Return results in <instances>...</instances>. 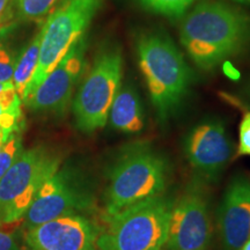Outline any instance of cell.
Here are the masks:
<instances>
[{
    "label": "cell",
    "mask_w": 250,
    "mask_h": 250,
    "mask_svg": "<svg viewBox=\"0 0 250 250\" xmlns=\"http://www.w3.org/2000/svg\"><path fill=\"white\" fill-rule=\"evenodd\" d=\"M184 153L193 169L205 180L214 181L233 156V143L223 121L198 123L184 138Z\"/></svg>",
    "instance_id": "cell-11"
},
{
    "label": "cell",
    "mask_w": 250,
    "mask_h": 250,
    "mask_svg": "<svg viewBox=\"0 0 250 250\" xmlns=\"http://www.w3.org/2000/svg\"><path fill=\"white\" fill-rule=\"evenodd\" d=\"M95 203L92 187L77 169L62 167L56 171L37 192L23 217L24 228L44 224L52 219L80 214Z\"/></svg>",
    "instance_id": "cell-9"
},
{
    "label": "cell",
    "mask_w": 250,
    "mask_h": 250,
    "mask_svg": "<svg viewBox=\"0 0 250 250\" xmlns=\"http://www.w3.org/2000/svg\"><path fill=\"white\" fill-rule=\"evenodd\" d=\"M169 169L167 158L149 143L124 146L109 171L105 217L164 195L169 181Z\"/></svg>",
    "instance_id": "cell-3"
},
{
    "label": "cell",
    "mask_w": 250,
    "mask_h": 250,
    "mask_svg": "<svg viewBox=\"0 0 250 250\" xmlns=\"http://www.w3.org/2000/svg\"><path fill=\"white\" fill-rule=\"evenodd\" d=\"M212 240L211 199L206 180L197 175L171 210L167 250H208Z\"/></svg>",
    "instance_id": "cell-8"
},
{
    "label": "cell",
    "mask_w": 250,
    "mask_h": 250,
    "mask_svg": "<svg viewBox=\"0 0 250 250\" xmlns=\"http://www.w3.org/2000/svg\"><path fill=\"white\" fill-rule=\"evenodd\" d=\"M19 21L43 20L46 15L54 11L59 0H15Z\"/></svg>",
    "instance_id": "cell-17"
},
{
    "label": "cell",
    "mask_w": 250,
    "mask_h": 250,
    "mask_svg": "<svg viewBox=\"0 0 250 250\" xmlns=\"http://www.w3.org/2000/svg\"><path fill=\"white\" fill-rule=\"evenodd\" d=\"M237 155H250V111L243 115L240 123Z\"/></svg>",
    "instance_id": "cell-21"
},
{
    "label": "cell",
    "mask_w": 250,
    "mask_h": 250,
    "mask_svg": "<svg viewBox=\"0 0 250 250\" xmlns=\"http://www.w3.org/2000/svg\"><path fill=\"white\" fill-rule=\"evenodd\" d=\"M0 250H19L15 236L7 230L2 229L1 226H0Z\"/></svg>",
    "instance_id": "cell-22"
},
{
    "label": "cell",
    "mask_w": 250,
    "mask_h": 250,
    "mask_svg": "<svg viewBox=\"0 0 250 250\" xmlns=\"http://www.w3.org/2000/svg\"><path fill=\"white\" fill-rule=\"evenodd\" d=\"M232 1L237 2V4H241V5L250 6V0H232Z\"/></svg>",
    "instance_id": "cell-25"
},
{
    "label": "cell",
    "mask_w": 250,
    "mask_h": 250,
    "mask_svg": "<svg viewBox=\"0 0 250 250\" xmlns=\"http://www.w3.org/2000/svg\"><path fill=\"white\" fill-rule=\"evenodd\" d=\"M180 41L199 68L211 71L250 50V15L219 0H202L182 18Z\"/></svg>",
    "instance_id": "cell-1"
},
{
    "label": "cell",
    "mask_w": 250,
    "mask_h": 250,
    "mask_svg": "<svg viewBox=\"0 0 250 250\" xmlns=\"http://www.w3.org/2000/svg\"><path fill=\"white\" fill-rule=\"evenodd\" d=\"M241 95L243 96V101L250 107V81L246 83V86L241 89Z\"/></svg>",
    "instance_id": "cell-23"
},
{
    "label": "cell",
    "mask_w": 250,
    "mask_h": 250,
    "mask_svg": "<svg viewBox=\"0 0 250 250\" xmlns=\"http://www.w3.org/2000/svg\"><path fill=\"white\" fill-rule=\"evenodd\" d=\"M9 1H11V0H0V18L2 17V14H4V12L6 11V8H7V5L9 4Z\"/></svg>",
    "instance_id": "cell-24"
},
{
    "label": "cell",
    "mask_w": 250,
    "mask_h": 250,
    "mask_svg": "<svg viewBox=\"0 0 250 250\" xmlns=\"http://www.w3.org/2000/svg\"><path fill=\"white\" fill-rule=\"evenodd\" d=\"M87 48L88 40L83 35L68 49L31 95L24 100L26 107L39 114L56 116L64 114L86 71Z\"/></svg>",
    "instance_id": "cell-10"
},
{
    "label": "cell",
    "mask_w": 250,
    "mask_h": 250,
    "mask_svg": "<svg viewBox=\"0 0 250 250\" xmlns=\"http://www.w3.org/2000/svg\"><path fill=\"white\" fill-rule=\"evenodd\" d=\"M174 199L161 195L129 206L107 218L98 250H164Z\"/></svg>",
    "instance_id": "cell-4"
},
{
    "label": "cell",
    "mask_w": 250,
    "mask_h": 250,
    "mask_svg": "<svg viewBox=\"0 0 250 250\" xmlns=\"http://www.w3.org/2000/svg\"><path fill=\"white\" fill-rule=\"evenodd\" d=\"M104 0H62L42 26L40 59L23 101L35 90L87 28Z\"/></svg>",
    "instance_id": "cell-6"
},
{
    "label": "cell",
    "mask_w": 250,
    "mask_h": 250,
    "mask_svg": "<svg viewBox=\"0 0 250 250\" xmlns=\"http://www.w3.org/2000/svg\"><path fill=\"white\" fill-rule=\"evenodd\" d=\"M111 127L124 134H136L145 127V110L133 83H122L109 110Z\"/></svg>",
    "instance_id": "cell-14"
},
{
    "label": "cell",
    "mask_w": 250,
    "mask_h": 250,
    "mask_svg": "<svg viewBox=\"0 0 250 250\" xmlns=\"http://www.w3.org/2000/svg\"><path fill=\"white\" fill-rule=\"evenodd\" d=\"M41 42H42V27H41L39 33L34 36V39L30 41L29 44L24 48L20 58L15 62L12 83H13L15 89H17L19 96L22 101L27 87L33 79L37 64H39Z\"/></svg>",
    "instance_id": "cell-15"
},
{
    "label": "cell",
    "mask_w": 250,
    "mask_h": 250,
    "mask_svg": "<svg viewBox=\"0 0 250 250\" xmlns=\"http://www.w3.org/2000/svg\"><path fill=\"white\" fill-rule=\"evenodd\" d=\"M153 13L169 19H182L188 11L202 0H137Z\"/></svg>",
    "instance_id": "cell-16"
},
{
    "label": "cell",
    "mask_w": 250,
    "mask_h": 250,
    "mask_svg": "<svg viewBox=\"0 0 250 250\" xmlns=\"http://www.w3.org/2000/svg\"><path fill=\"white\" fill-rule=\"evenodd\" d=\"M123 54L117 45L103 48L83 77L72 103L77 127L83 133L101 129L123 79Z\"/></svg>",
    "instance_id": "cell-5"
},
{
    "label": "cell",
    "mask_w": 250,
    "mask_h": 250,
    "mask_svg": "<svg viewBox=\"0 0 250 250\" xmlns=\"http://www.w3.org/2000/svg\"><path fill=\"white\" fill-rule=\"evenodd\" d=\"M4 145H5V144H4ZM4 145H0V151H1V148H2V146H4Z\"/></svg>",
    "instance_id": "cell-28"
},
{
    "label": "cell",
    "mask_w": 250,
    "mask_h": 250,
    "mask_svg": "<svg viewBox=\"0 0 250 250\" xmlns=\"http://www.w3.org/2000/svg\"><path fill=\"white\" fill-rule=\"evenodd\" d=\"M15 62L9 51L0 43V83H9L13 79Z\"/></svg>",
    "instance_id": "cell-20"
},
{
    "label": "cell",
    "mask_w": 250,
    "mask_h": 250,
    "mask_svg": "<svg viewBox=\"0 0 250 250\" xmlns=\"http://www.w3.org/2000/svg\"><path fill=\"white\" fill-rule=\"evenodd\" d=\"M100 230L83 214H70L41 224L24 233L28 250H98Z\"/></svg>",
    "instance_id": "cell-12"
},
{
    "label": "cell",
    "mask_w": 250,
    "mask_h": 250,
    "mask_svg": "<svg viewBox=\"0 0 250 250\" xmlns=\"http://www.w3.org/2000/svg\"><path fill=\"white\" fill-rule=\"evenodd\" d=\"M61 168V158L44 147L21 152L0 180V223L23 219L37 192Z\"/></svg>",
    "instance_id": "cell-7"
},
{
    "label": "cell",
    "mask_w": 250,
    "mask_h": 250,
    "mask_svg": "<svg viewBox=\"0 0 250 250\" xmlns=\"http://www.w3.org/2000/svg\"><path fill=\"white\" fill-rule=\"evenodd\" d=\"M5 142H4V138H2V132L1 130H0V145H4Z\"/></svg>",
    "instance_id": "cell-27"
},
{
    "label": "cell",
    "mask_w": 250,
    "mask_h": 250,
    "mask_svg": "<svg viewBox=\"0 0 250 250\" xmlns=\"http://www.w3.org/2000/svg\"><path fill=\"white\" fill-rule=\"evenodd\" d=\"M240 250H250V239L243 245V247Z\"/></svg>",
    "instance_id": "cell-26"
},
{
    "label": "cell",
    "mask_w": 250,
    "mask_h": 250,
    "mask_svg": "<svg viewBox=\"0 0 250 250\" xmlns=\"http://www.w3.org/2000/svg\"><path fill=\"white\" fill-rule=\"evenodd\" d=\"M136 55L158 120L168 121L189 92V65L173 40L158 30L137 35Z\"/></svg>",
    "instance_id": "cell-2"
},
{
    "label": "cell",
    "mask_w": 250,
    "mask_h": 250,
    "mask_svg": "<svg viewBox=\"0 0 250 250\" xmlns=\"http://www.w3.org/2000/svg\"><path fill=\"white\" fill-rule=\"evenodd\" d=\"M224 250H240L250 239V180L235 175L225 190L218 210Z\"/></svg>",
    "instance_id": "cell-13"
},
{
    "label": "cell",
    "mask_w": 250,
    "mask_h": 250,
    "mask_svg": "<svg viewBox=\"0 0 250 250\" xmlns=\"http://www.w3.org/2000/svg\"><path fill=\"white\" fill-rule=\"evenodd\" d=\"M21 100L12 81L0 83V115L12 114L22 117L21 111Z\"/></svg>",
    "instance_id": "cell-18"
},
{
    "label": "cell",
    "mask_w": 250,
    "mask_h": 250,
    "mask_svg": "<svg viewBox=\"0 0 250 250\" xmlns=\"http://www.w3.org/2000/svg\"><path fill=\"white\" fill-rule=\"evenodd\" d=\"M23 151L22 138L19 132L12 134L0 151V180Z\"/></svg>",
    "instance_id": "cell-19"
}]
</instances>
